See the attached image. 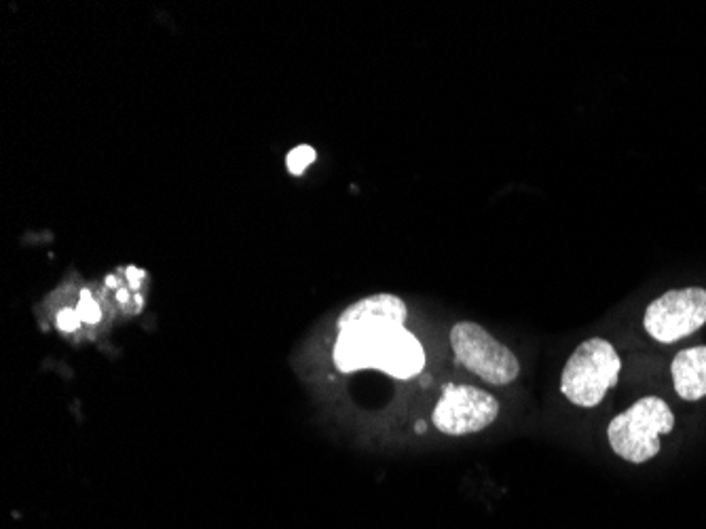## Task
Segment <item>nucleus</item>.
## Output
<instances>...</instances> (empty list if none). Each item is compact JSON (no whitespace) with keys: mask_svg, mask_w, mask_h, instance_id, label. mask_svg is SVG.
<instances>
[{"mask_svg":"<svg viewBox=\"0 0 706 529\" xmlns=\"http://www.w3.org/2000/svg\"><path fill=\"white\" fill-rule=\"evenodd\" d=\"M622 360L605 339H588L578 345L563 369L561 390L569 403L592 409L603 403L605 394L616 386Z\"/></svg>","mask_w":706,"mask_h":529,"instance_id":"obj_3","label":"nucleus"},{"mask_svg":"<svg viewBox=\"0 0 706 529\" xmlns=\"http://www.w3.org/2000/svg\"><path fill=\"white\" fill-rule=\"evenodd\" d=\"M77 322H79V318L74 316L72 312H66V314H62V316H60V326L68 328V331H70V328L77 326Z\"/></svg>","mask_w":706,"mask_h":529,"instance_id":"obj_9","label":"nucleus"},{"mask_svg":"<svg viewBox=\"0 0 706 529\" xmlns=\"http://www.w3.org/2000/svg\"><path fill=\"white\" fill-rule=\"evenodd\" d=\"M406 303L396 295H373L349 305L339 318L334 364L341 373L379 369L411 379L425 367L421 341L404 328Z\"/></svg>","mask_w":706,"mask_h":529,"instance_id":"obj_1","label":"nucleus"},{"mask_svg":"<svg viewBox=\"0 0 706 529\" xmlns=\"http://www.w3.org/2000/svg\"><path fill=\"white\" fill-rule=\"evenodd\" d=\"M499 415L497 398L474 386L449 383L434 409L432 422L436 430L449 436H466L489 428Z\"/></svg>","mask_w":706,"mask_h":529,"instance_id":"obj_6","label":"nucleus"},{"mask_svg":"<svg viewBox=\"0 0 706 529\" xmlns=\"http://www.w3.org/2000/svg\"><path fill=\"white\" fill-rule=\"evenodd\" d=\"M451 345L457 362L491 386H508L520 375L518 358L474 322L455 324Z\"/></svg>","mask_w":706,"mask_h":529,"instance_id":"obj_4","label":"nucleus"},{"mask_svg":"<svg viewBox=\"0 0 706 529\" xmlns=\"http://www.w3.org/2000/svg\"><path fill=\"white\" fill-rule=\"evenodd\" d=\"M673 383L683 400H700L706 396V345L681 350L673 364Z\"/></svg>","mask_w":706,"mask_h":529,"instance_id":"obj_7","label":"nucleus"},{"mask_svg":"<svg viewBox=\"0 0 706 529\" xmlns=\"http://www.w3.org/2000/svg\"><path fill=\"white\" fill-rule=\"evenodd\" d=\"M315 159H318V153H315V149L309 147V144H301V147H296L288 153L286 163H288L290 174L301 176Z\"/></svg>","mask_w":706,"mask_h":529,"instance_id":"obj_8","label":"nucleus"},{"mask_svg":"<svg viewBox=\"0 0 706 529\" xmlns=\"http://www.w3.org/2000/svg\"><path fill=\"white\" fill-rule=\"evenodd\" d=\"M675 415L662 398L645 396L611 419L607 439L611 449L630 464H645L660 453V434H671Z\"/></svg>","mask_w":706,"mask_h":529,"instance_id":"obj_2","label":"nucleus"},{"mask_svg":"<svg viewBox=\"0 0 706 529\" xmlns=\"http://www.w3.org/2000/svg\"><path fill=\"white\" fill-rule=\"evenodd\" d=\"M706 324V290H671L647 307L643 326L660 343H675Z\"/></svg>","mask_w":706,"mask_h":529,"instance_id":"obj_5","label":"nucleus"}]
</instances>
